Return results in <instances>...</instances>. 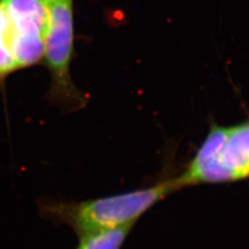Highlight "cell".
Instances as JSON below:
<instances>
[{
	"instance_id": "cell-4",
	"label": "cell",
	"mask_w": 249,
	"mask_h": 249,
	"mask_svg": "<svg viewBox=\"0 0 249 249\" xmlns=\"http://www.w3.org/2000/svg\"><path fill=\"white\" fill-rule=\"evenodd\" d=\"M10 20V50L19 68L39 62L45 54L48 17L42 0H1Z\"/></svg>"
},
{
	"instance_id": "cell-3",
	"label": "cell",
	"mask_w": 249,
	"mask_h": 249,
	"mask_svg": "<svg viewBox=\"0 0 249 249\" xmlns=\"http://www.w3.org/2000/svg\"><path fill=\"white\" fill-rule=\"evenodd\" d=\"M42 2L48 17L45 53L52 78L49 99L63 111H79L86 106L87 96L74 85L70 73L73 47L72 0Z\"/></svg>"
},
{
	"instance_id": "cell-1",
	"label": "cell",
	"mask_w": 249,
	"mask_h": 249,
	"mask_svg": "<svg viewBox=\"0 0 249 249\" xmlns=\"http://www.w3.org/2000/svg\"><path fill=\"white\" fill-rule=\"evenodd\" d=\"M178 190L172 178L152 187L85 201L42 200L39 209L45 219L70 226L79 236L97 229L134 224L152 206Z\"/></svg>"
},
{
	"instance_id": "cell-2",
	"label": "cell",
	"mask_w": 249,
	"mask_h": 249,
	"mask_svg": "<svg viewBox=\"0 0 249 249\" xmlns=\"http://www.w3.org/2000/svg\"><path fill=\"white\" fill-rule=\"evenodd\" d=\"M249 178V120L231 126L213 124L185 171L178 188Z\"/></svg>"
},
{
	"instance_id": "cell-6",
	"label": "cell",
	"mask_w": 249,
	"mask_h": 249,
	"mask_svg": "<svg viewBox=\"0 0 249 249\" xmlns=\"http://www.w3.org/2000/svg\"><path fill=\"white\" fill-rule=\"evenodd\" d=\"M10 20L0 0V79L17 70L10 50Z\"/></svg>"
},
{
	"instance_id": "cell-5",
	"label": "cell",
	"mask_w": 249,
	"mask_h": 249,
	"mask_svg": "<svg viewBox=\"0 0 249 249\" xmlns=\"http://www.w3.org/2000/svg\"><path fill=\"white\" fill-rule=\"evenodd\" d=\"M133 225L97 229L80 234L77 249H120Z\"/></svg>"
}]
</instances>
